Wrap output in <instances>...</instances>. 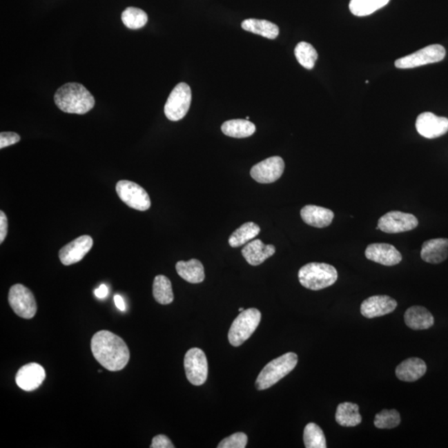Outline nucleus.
Here are the masks:
<instances>
[{
    "instance_id": "nucleus-7",
    "label": "nucleus",
    "mask_w": 448,
    "mask_h": 448,
    "mask_svg": "<svg viewBox=\"0 0 448 448\" xmlns=\"http://www.w3.org/2000/svg\"><path fill=\"white\" fill-rule=\"evenodd\" d=\"M445 56L446 49L442 45L433 44L398 59L396 67L400 69L418 68L423 65L438 63L445 59Z\"/></svg>"
},
{
    "instance_id": "nucleus-29",
    "label": "nucleus",
    "mask_w": 448,
    "mask_h": 448,
    "mask_svg": "<svg viewBox=\"0 0 448 448\" xmlns=\"http://www.w3.org/2000/svg\"><path fill=\"white\" fill-rule=\"evenodd\" d=\"M389 0H351L349 10L358 17H363L375 13L388 5Z\"/></svg>"
},
{
    "instance_id": "nucleus-16",
    "label": "nucleus",
    "mask_w": 448,
    "mask_h": 448,
    "mask_svg": "<svg viewBox=\"0 0 448 448\" xmlns=\"http://www.w3.org/2000/svg\"><path fill=\"white\" fill-rule=\"evenodd\" d=\"M397 306L396 300L388 295H373L361 304L360 312L364 318L373 319L391 313Z\"/></svg>"
},
{
    "instance_id": "nucleus-13",
    "label": "nucleus",
    "mask_w": 448,
    "mask_h": 448,
    "mask_svg": "<svg viewBox=\"0 0 448 448\" xmlns=\"http://www.w3.org/2000/svg\"><path fill=\"white\" fill-rule=\"evenodd\" d=\"M416 129L423 137L438 138L447 133L448 119L436 116L431 113H422L417 118Z\"/></svg>"
},
{
    "instance_id": "nucleus-28",
    "label": "nucleus",
    "mask_w": 448,
    "mask_h": 448,
    "mask_svg": "<svg viewBox=\"0 0 448 448\" xmlns=\"http://www.w3.org/2000/svg\"><path fill=\"white\" fill-rule=\"evenodd\" d=\"M153 295L156 302L162 305H168L174 301L170 279L163 275L155 277L153 283Z\"/></svg>"
},
{
    "instance_id": "nucleus-15",
    "label": "nucleus",
    "mask_w": 448,
    "mask_h": 448,
    "mask_svg": "<svg viewBox=\"0 0 448 448\" xmlns=\"http://www.w3.org/2000/svg\"><path fill=\"white\" fill-rule=\"evenodd\" d=\"M46 378V372L37 363L23 365L19 369L15 377L16 384L24 391L31 392L39 389Z\"/></svg>"
},
{
    "instance_id": "nucleus-25",
    "label": "nucleus",
    "mask_w": 448,
    "mask_h": 448,
    "mask_svg": "<svg viewBox=\"0 0 448 448\" xmlns=\"http://www.w3.org/2000/svg\"><path fill=\"white\" fill-rule=\"evenodd\" d=\"M242 28L246 31L269 39H277L279 35V28L276 24L264 19H246L242 23Z\"/></svg>"
},
{
    "instance_id": "nucleus-40",
    "label": "nucleus",
    "mask_w": 448,
    "mask_h": 448,
    "mask_svg": "<svg viewBox=\"0 0 448 448\" xmlns=\"http://www.w3.org/2000/svg\"><path fill=\"white\" fill-rule=\"evenodd\" d=\"M244 311V308H242V307L240 308V312Z\"/></svg>"
},
{
    "instance_id": "nucleus-23",
    "label": "nucleus",
    "mask_w": 448,
    "mask_h": 448,
    "mask_svg": "<svg viewBox=\"0 0 448 448\" xmlns=\"http://www.w3.org/2000/svg\"><path fill=\"white\" fill-rule=\"evenodd\" d=\"M175 267L179 276L192 284H198L204 281V266L197 259L188 262L179 261L176 263Z\"/></svg>"
},
{
    "instance_id": "nucleus-6",
    "label": "nucleus",
    "mask_w": 448,
    "mask_h": 448,
    "mask_svg": "<svg viewBox=\"0 0 448 448\" xmlns=\"http://www.w3.org/2000/svg\"><path fill=\"white\" fill-rule=\"evenodd\" d=\"M192 93L190 86L180 82L168 97L164 106V114L168 120L178 121L182 120L190 110Z\"/></svg>"
},
{
    "instance_id": "nucleus-1",
    "label": "nucleus",
    "mask_w": 448,
    "mask_h": 448,
    "mask_svg": "<svg viewBox=\"0 0 448 448\" xmlns=\"http://www.w3.org/2000/svg\"><path fill=\"white\" fill-rule=\"evenodd\" d=\"M92 352L102 367L110 371H120L130 360V351L121 337L108 331H101L93 335Z\"/></svg>"
},
{
    "instance_id": "nucleus-10",
    "label": "nucleus",
    "mask_w": 448,
    "mask_h": 448,
    "mask_svg": "<svg viewBox=\"0 0 448 448\" xmlns=\"http://www.w3.org/2000/svg\"><path fill=\"white\" fill-rule=\"evenodd\" d=\"M184 369L192 384L203 385L207 380L208 365L207 357L202 349L192 348L184 356Z\"/></svg>"
},
{
    "instance_id": "nucleus-3",
    "label": "nucleus",
    "mask_w": 448,
    "mask_h": 448,
    "mask_svg": "<svg viewBox=\"0 0 448 448\" xmlns=\"http://www.w3.org/2000/svg\"><path fill=\"white\" fill-rule=\"evenodd\" d=\"M298 278L306 289L319 291L335 284L338 273L334 266L327 263L311 262L300 269Z\"/></svg>"
},
{
    "instance_id": "nucleus-22",
    "label": "nucleus",
    "mask_w": 448,
    "mask_h": 448,
    "mask_svg": "<svg viewBox=\"0 0 448 448\" xmlns=\"http://www.w3.org/2000/svg\"><path fill=\"white\" fill-rule=\"evenodd\" d=\"M407 326L415 331L427 330L434 324L433 315L425 307L414 306L409 308L405 314Z\"/></svg>"
},
{
    "instance_id": "nucleus-33",
    "label": "nucleus",
    "mask_w": 448,
    "mask_h": 448,
    "mask_svg": "<svg viewBox=\"0 0 448 448\" xmlns=\"http://www.w3.org/2000/svg\"><path fill=\"white\" fill-rule=\"evenodd\" d=\"M400 414L397 410L384 409L376 415L373 423L378 429H391L400 425Z\"/></svg>"
},
{
    "instance_id": "nucleus-27",
    "label": "nucleus",
    "mask_w": 448,
    "mask_h": 448,
    "mask_svg": "<svg viewBox=\"0 0 448 448\" xmlns=\"http://www.w3.org/2000/svg\"><path fill=\"white\" fill-rule=\"evenodd\" d=\"M260 227L253 222H249L242 224L240 228H238L234 231L231 236L229 237V245L232 248H238L253 240L256 237L259 233H260Z\"/></svg>"
},
{
    "instance_id": "nucleus-14",
    "label": "nucleus",
    "mask_w": 448,
    "mask_h": 448,
    "mask_svg": "<svg viewBox=\"0 0 448 448\" xmlns=\"http://www.w3.org/2000/svg\"><path fill=\"white\" fill-rule=\"evenodd\" d=\"M92 245V238L88 235L76 238L59 251L61 262L65 266L79 262L90 252Z\"/></svg>"
},
{
    "instance_id": "nucleus-8",
    "label": "nucleus",
    "mask_w": 448,
    "mask_h": 448,
    "mask_svg": "<svg viewBox=\"0 0 448 448\" xmlns=\"http://www.w3.org/2000/svg\"><path fill=\"white\" fill-rule=\"evenodd\" d=\"M116 191L119 198L127 206L138 211H146L151 206L149 195L137 183L129 180H120L117 184Z\"/></svg>"
},
{
    "instance_id": "nucleus-34",
    "label": "nucleus",
    "mask_w": 448,
    "mask_h": 448,
    "mask_svg": "<svg viewBox=\"0 0 448 448\" xmlns=\"http://www.w3.org/2000/svg\"><path fill=\"white\" fill-rule=\"evenodd\" d=\"M248 443V436L244 433L234 434L221 441L219 448H244Z\"/></svg>"
},
{
    "instance_id": "nucleus-20",
    "label": "nucleus",
    "mask_w": 448,
    "mask_h": 448,
    "mask_svg": "<svg viewBox=\"0 0 448 448\" xmlns=\"http://www.w3.org/2000/svg\"><path fill=\"white\" fill-rule=\"evenodd\" d=\"M302 219L308 225L312 227L322 228L328 227L334 219V213L331 209L315 206V205H306L301 211Z\"/></svg>"
},
{
    "instance_id": "nucleus-39",
    "label": "nucleus",
    "mask_w": 448,
    "mask_h": 448,
    "mask_svg": "<svg viewBox=\"0 0 448 448\" xmlns=\"http://www.w3.org/2000/svg\"><path fill=\"white\" fill-rule=\"evenodd\" d=\"M114 301L119 310L121 311H126V304L124 300H123L120 295H115Z\"/></svg>"
},
{
    "instance_id": "nucleus-26",
    "label": "nucleus",
    "mask_w": 448,
    "mask_h": 448,
    "mask_svg": "<svg viewBox=\"0 0 448 448\" xmlns=\"http://www.w3.org/2000/svg\"><path fill=\"white\" fill-rule=\"evenodd\" d=\"M222 131L228 137L233 138H246L256 131V126L253 122L242 119L225 121L221 127Z\"/></svg>"
},
{
    "instance_id": "nucleus-5",
    "label": "nucleus",
    "mask_w": 448,
    "mask_h": 448,
    "mask_svg": "<svg viewBox=\"0 0 448 448\" xmlns=\"http://www.w3.org/2000/svg\"><path fill=\"white\" fill-rule=\"evenodd\" d=\"M261 318V312L255 308H250V309L242 311L230 327L229 343L233 347H240L257 330Z\"/></svg>"
},
{
    "instance_id": "nucleus-24",
    "label": "nucleus",
    "mask_w": 448,
    "mask_h": 448,
    "mask_svg": "<svg viewBox=\"0 0 448 448\" xmlns=\"http://www.w3.org/2000/svg\"><path fill=\"white\" fill-rule=\"evenodd\" d=\"M335 420L343 427H356L362 422L359 406L353 402H342L337 407Z\"/></svg>"
},
{
    "instance_id": "nucleus-4",
    "label": "nucleus",
    "mask_w": 448,
    "mask_h": 448,
    "mask_svg": "<svg viewBox=\"0 0 448 448\" xmlns=\"http://www.w3.org/2000/svg\"><path fill=\"white\" fill-rule=\"evenodd\" d=\"M297 353L289 352L267 364L257 378L256 388L265 390L272 387L297 367Z\"/></svg>"
},
{
    "instance_id": "nucleus-36",
    "label": "nucleus",
    "mask_w": 448,
    "mask_h": 448,
    "mask_svg": "<svg viewBox=\"0 0 448 448\" xmlns=\"http://www.w3.org/2000/svg\"><path fill=\"white\" fill-rule=\"evenodd\" d=\"M151 448H174V444L172 443L170 438L166 435H157L152 440Z\"/></svg>"
},
{
    "instance_id": "nucleus-31",
    "label": "nucleus",
    "mask_w": 448,
    "mask_h": 448,
    "mask_svg": "<svg viewBox=\"0 0 448 448\" xmlns=\"http://www.w3.org/2000/svg\"><path fill=\"white\" fill-rule=\"evenodd\" d=\"M121 20L130 30H139L147 23L148 15L145 11L138 8L129 7L123 11Z\"/></svg>"
},
{
    "instance_id": "nucleus-2",
    "label": "nucleus",
    "mask_w": 448,
    "mask_h": 448,
    "mask_svg": "<svg viewBox=\"0 0 448 448\" xmlns=\"http://www.w3.org/2000/svg\"><path fill=\"white\" fill-rule=\"evenodd\" d=\"M55 104L61 112L84 115L95 106V99L84 85L69 82L57 90Z\"/></svg>"
},
{
    "instance_id": "nucleus-17",
    "label": "nucleus",
    "mask_w": 448,
    "mask_h": 448,
    "mask_svg": "<svg viewBox=\"0 0 448 448\" xmlns=\"http://www.w3.org/2000/svg\"><path fill=\"white\" fill-rule=\"evenodd\" d=\"M365 257L384 266H396L402 261V255L396 246L388 244H372L365 250Z\"/></svg>"
},
{
    "instance_id": "nucleus-30",
    "label": "nucleus",
    "mask_w": 448,
    "mask_h": 448,
    "mask_svg": "<svg viewBox=\"0 0 448 448\" xmlns=\"http://www.w3.org/2000/svg\"><path fill=\"white\" fill-rule=\"evenodd\" d=\"M304 443L306 448H326L327 441L323 431L315 423H308L304 429Z\"/></svg>"
},
{
    "instance_id": "nucleus-19",
    "label": "nucleus",
    "mask_w": 448,
    "mask_h": 448,
    "mask_svg": "<svg viewBox=\"0 0 448 448\" xmlns=\"http://www.w3.org/2000/svg\"><path fill=\"white\" fill-rule=\"evenodd\" d=\"M276 253L273 245H265L260 240L249 242L242 250V256L252 266H259Z\"/></svg>"
},
{
    "instance_id": "nucleus-37",
    "label": "nucleus",
    "mask_w": 448,
    "mask_h": 448,
    "mask_svg": "<svg viewBox=\"0 0 448 448\" xmlns=\"http://www.w3.org/2000/svg\"><path fill=\"white\" fill-rule=\"evenodd\" d=\"M8 234V220L3 211L0 212V244H3Z\"/></svg>"
},
{
    "instance_id": "nucleus-38",
    "label": "nucleus",
    "mask_w": 448,
    "mask_h": 448,
    "mask_svg": "<svg viewBox=\"0 0 448 448\" xmlns=\"http://www.w3.org/2000/svg\"><path fill=\"white\" fill-rule=\"evenodd\" d=\"M108 293H109L108 287L106 286L105 284L101 285L95 291L96 297L99 299L106 298V297H108Z\"/></svg>"
},
{
    "instance_id": "nucleus-9",
    "label": "nucleus",
    "mask_w": 448,
    "mask_h": 448,
    "mask_svg": "<svg viewBox=\"0 0 448 448\" xmlns=\"http://www.w3.org/2000/svg\"><path fill=\"white\" fill-rule=\"evenodd\" d=\"M9 303L14 313L23 319L35 318L38 309L34 294L22 284H15L11 287Z\"/></svg>"
},
{
    "instance_id": "nucleus-18",
    "label": "nucleus",
    "mask_w": 448,
    "mask_h": 448,
    "mask_svg": "<svg viewBox=\"0 0 448 448\" xmlns=\"http://www.w3.org/2000/svg\"><path fill=\"white\" fill-rule=\"evenodd\" d=\"M448 257V238H434L423 242L421 257L431 264H438Z\"/></svg>"
},
{
    "instance_id": "nucleus-41",
    "label": "nucleus",
    "mask_w": 448,
    "mask_h": 448,
    "mask_svg": "<svg viewBox=\"0 0 448 448\" xmlns=\"http://www.w3.org/2000/svg\"><path fill=\"white\" fill-rule=\"evenodd\" d=\"M246 120H248V121H249V117H246Z\"/></svg>"
},
{
    "instance_id": "nucleus-21",
    "label": "nucleus",
    "mask_w": 448,
    "mask_h": 448,
    "mask_svg": "<svg viewBox=\"0 0 448 448\" xmlns=\"http://www.w3.org/2000/svg\"><path fill=\"white\" fill-rule=\"evenodd\" d=\"M427 365L419 358H409L402 361L396 368V376L398 380L405 382H414L425 375Z\"/></svg>"
},
{
    "instance_id": "nucleus-12",
    "label": "nucleus",
    "mask_w": 448,
    "mask_h": 448,
    "mask_svg": "<svg viewBox=\"0 0 448 448\" xmlns=\"http://www.w3.org/2000/svg\"><path fill=\"white\" fill-rule=\"evenodd\" d=\"M284 168V160L280 156H273L255 164L250 174L258 183L271 184L281 178Z\"/></svg>"
},
{
    "instance_id": "nucleus-11",
    "label": "nucleus",
    "mask_w": 448,
    "mask_h": 448,
    "mask_svg": "<svg viewBox=\"0 0 448 448\" xmlns=\"http://www.w3.org/2000/svg\"><path fill=\"white\" fill-rule=\"evenodd\" d=\"M418 225L417 217L411 213L391 211L380 217L376 229L387 233H400L411 231Z\"/></svg>"
},
{
    "instance_id": "nucleus-35",
    "label": "nucleus",
    "mask_w": 448,
    "mask_h": 448,
    "mask_svg": "<svg viewBox=\"0 0 448 448\" xmlns=\"http://www.w3.org/2000/svg\"><path fill=\"white\" fill-rule=\"evenodd\" d=\"M20 141L19 135L14 133H1L0 134V149L14 145Z\"/></svg>"
},
{
    "instance_id": "nucleus-32",
    "label": "nucleus",
    "mask_w": 448,
    "mask_h": 448,
    "mask_svg": "<svg viewBox=\"0 0 448 448\" xmlns=\"http://www.w3.org/2000/svg\"><path fill=\"white\" fill-rule=\"evenodd\" d=\"M295 56L297 57L299 64L308 70L314 68L316 60L318 59V53L311 44L301 42L295 48Z\"/></svg>"
}]
</instances>
